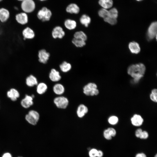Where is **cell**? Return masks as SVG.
Segmentation results:
<instances>
[{
  "instance_id": "cell-45",
  "label": "cell",
  "mask_w": 157,
  "mask_h": 157,
  "mask_svg": "<svg viewBox=\"0 0 157 157\" xmlns=\"http://www.w3.org/2000/svg\"><path fill=\"white\" fill-rule=\"evenodd\" d=\"M18 1H23L24 0H17Z\"/></svg>"
},
{
  "instance_id": "cell-5",
  "label": "cell",
  "mask_w": 157,
  "mask_h": 157,
  "mask_svg": "<svg viewBox=\"0 0 157 157\" xmlns=\"http://www.w3.org/2000/svg\"><path fill=\"white\" fill-rule=\"evenodd\" d=\"M51 11L46 7H43L38 13V18L42 22L49 21L51 16Z\"/></svg>"
},
{
  "instance_id": "cell-25",
  "label": "cell",
  "mask_w": 157,
  "mask_h": 157,
  "mask_svg": "<svg viewBox=\"0 0 157 157\" xmlns=\"http://www.w3.org/2000/svg\"><path fill=\"white\" fill-rule=\"evenodd\" d=\"M91 19L90 17L86 14L83 15L80 19V23L85 27H88L91 22Z\"/></svg>"
},
{
  "instance_id": "cell-35",
  "label": "cell",
  "mask_w": 157,
  "mask_h": 157,
  "mask_svg": "<svg viewBox=\"0 0 157 157\" xmlns=\"http://www.w3.org/2000/svg\"><path fill=\"white\" fill-rule=\"evenodd\" d=\"M149 136V133L146 131H142L139 138L141 139L145 140L148 138Z\"/></svg>"
},
{
  "instance_id": "cell-37",
  "label": "cell",
  "mask_w": 157,
  "mask_h": 157,
  "mask_svg": "<svg viewBox=\"0 0 157 157\" xmlns=\"http://www.w3.org/2000/svg\"><path fill=\"white\" fill-rule=\"evenodd\" d=\"M142 131V130L140 128L137 129L135 132V136L137 138H139Z\"/></svg>"
},
{
  "instance_id": "cell-26",
  "label": "cell",
  "mask_w": 157,
  "mask_h": 157,
  "mask_svg": "<svg viewBox=\"0 0 157 157\" xmlns=\"http://www.w3.org/2000/svg\"><path fill=\"white\" fill-rule=\"evenodd\" d=\"M59 67L62 72L64 73H66L71 69L72 66L70 63L64 61L60 65Z\"/></svg>"
},
{
  "instance_id": "cell-39",
  "label": "cell",
  "mask_w": 157,
  "mask_h": 157,
  "mask_svg": "<svg viewBox=\"0 0 157 157\" xmlns=\"http://www.w3.org/2000/svg\"><path fill=\"white\" fill-rule=\"evenodd\" d=\"M135 157H147L146 154L143 152L138 153L137 154Z\"/></svg>"
},
{
  "instance_id": "cell-30",
  "label": "cell",
  "mask_w": 157,
  "mask_h": 157,
  "mask_svg": "<svg viewBox=\"0 0 157 157\" xmlns=\"http://www.w3.org/2000/svg\"><path fill=\"white\" fill-rule=\"evenodd\" d=\"M119 120L118 117L115 115H112L109 117L108 119V123L110 125H114L117 124Z\"/></svg>"
},
{
  "instance_id": "cell-11",
  "label": "cell",
  "mask_w": 157,
  "mask_h": 157,
  "mask_svg": "<svg viewBox=\"0 0 157 157\" xmlns=\"http://www.w3.org/2000/svg\"><path fill=\"white\" fill-rule=\"evenodd\" d=\"M88 112V107L83 104L79 105L77 108L76 113L77 116L79 118L83 117Z\"/></svg>"
},
{
  "instance_id": "cell-23",
  "label": "cell",
  "mask_w": 157,
  "mask_h": 157,
  "mask_svg": "<svg viewBox=\"0 0 157 157\" xmlns=\"http://www.w3.org/2000/svg\"><path fill=\"white\" fill-rule=\"evenodd\" d=\"M47 85L44 83L41 82L37 84L36 91L38 94H42L47 91Z\"/></svg>"
},
{
  "instance_id": "cell-1",
  "label": "cell",
  "mask_w": 157,
  "mask_h": 157,
  "mask_svg": "<svg viewBox=\"0 0 157 157\" xmlns=\"http://www.w3.org/2000/svg\"><path fill=\"white\" fill-rule=\"evenodd\" d=\"M146 71L144 65L142 63L133 64L128 68L127 72L133 78L135 83H138L143 77Z\"/></svg>"
},
{
  "instance_id": "cell-24",
  "label": "cell",
  "mask_w": 157,
  "mask_h": 157,
  "mask_svg": "<svg viewBox=\"0 0 157 157\" xmlns=\"http://www.w3.org/2000/svg\"><path fill=\"white\" fill-rule=\"evenodd\" d=\"M23 35L25 39H32L34 37L35 33L32 29L27 27L23 30Z\"/></svg>"
},
{
  "instance_id": "cell-16",
  "label": "cell",
  "mask_w": 157,
  "mask_h": 157,
  "mask_svg": "<svg viewBox=\"0 0 157 157\" xmlns=\"http://www.w3.org/2000/svg\"><path fill=\"white\" fill-rule=\"evenodd\" d=\"M128 47L131 52L133 54H138L140 51L139 45L136 42L133 41L130 42Z\"/></svg>"
},
{
  "instance_id": "cell-42",
  "label": "cell",
  "mask_w": 157,
  "mask_h": 157,
  "mask_svg": "<svg viewBox=\"0 0 157 157\" xmlns=\"http://www.w3.org/2000/svg\"><path fill=\"white\" fill-rule=\"evenodd\" d=\"M151 93L157 95V89L156 88H154L152 89L151 91Z\"/></svg>"
},
{
  "instance_id": "cell-20",
  "label": "cell",
  "mask_w": 157,
  "mask_h": 157,
  "mask_svg": "<svg viewBox=\"0 0 157 157\" xmlns=\"http://www.w3.org/2000/svg\"><path fill=\"white\" fill-rule=\"evenodd\" d=\"M64 25L65 28L69 30H72L76 27L77 24L75 20L70 19H67L65 21Z\"/></svg>"
},
{
  "instance_id": "cell-43",
  "label": "cell",
  "mask_w": 157,
  "mask_h": 157,
  "mask_svg": "<svg viewBox=\"0 0 157 157\" xmlns=\"http://www.w3.org/2000/svg\"><path fill=\"white\" fill-rule=\"evenodd\" d=\"M136 0L137 1H141L143 0Z\"/></svg>"
},
{
  "instance_id": "cell-7",
  "label": "cell",
  "mask_w": 157,
  "mask_h": 157,
  "mask_svg": "<svg viewBox=\"0 0 157 157\" xmlns=\"http://www.w3.org/2000/svg\"><path fill=\"white\" fill-rule=\"evenodd\" d=\"M157 22H154L151 23L149 27L147 33L148 39L151 40L157 36Z\"/></svg>"
},
{
  "instance_id": "cell-41",
  "label": "cell",
  "mask_w": 157,
  "mask_h": 157,
  "mask_svg": "<svg viewBox=\"0 0 157 157\" xmlns=\"http://www.w3.org/2000/svg\"><path fill=\"white\" fill-rule=\"evenodd\" d=\"M2 157H12L11 154L9 153L6 152L4 153Z\"/></svg>"
},
{
  "instance_id": "cell-22",
  "label": "cell",
  "mask_w": 157,
  "mask_h": 157,
  "mask_svg": "<svg viewBox=\"0 0 157 157\" xmlns=\"http://www.w3.org/2000/svg\"><path fill=\"white\" fill-rule=\"evenodd\" d=\"M26 83L29 87H32L37 85L38 81L37 78L33 75H30L26 79Z\"/></svg>"
},
{
  "instance_id": "cell-29",
  "label": "cell",
  "mask_w": 157,
  "mask_h": 157,
  "mask_svg": "<svg viewBox=\"0 0 157 157\" xmlns=\"http://www.w3.org/2000/svg\"><path fill=\"white\" fill-rule=\"evenodd\" d=\"M118 16V11L117 9L115 8H111L108 10V17L117 19Z\"/></svg>"
},
{
  "instance_id": "cell-17",
  "label": "cell",
  "mask_w": 157,
  "mask_h": 157,
  "mask_svg": "<svg viewBox=\"0 0 157 157\" xmlns=\"http://www.w3.org/2000/svg\"><path fill=\"white\" fill-rule=\"evenodd\" d=\"M7 97L13 101H16L19 97V93L16 89L11 88L7 92Z\"/></svg>"
},
{
  "instance_id": "cell-18",
  "label": "cell",
  "mask_w": 157,
  "mask_h": 157,
  "mask_svg": "<svg viewBox=\"0 0 157 157\" xmlns=\"http://www.w3.org/2000/svg\"><path fill=\"white\" fill-rule=\"evenodd\" d=\"M66 11L71 14H77L80 11V8L76 4L72 3L66 7Z\"/></svg>"
},
{
  "instance_id": "cell-46",
  "label": "cell",
  "mask_w": 157,
  "mask_h": 157,
  "mask_svg": "<svg viewBox=\"0 0 157 157\" xmlns=\"http://www.w3.org/2000/svg\"><path fill=\"white\" fill-rule=\"evenodd\" d=\"M2 0H0V2Z\"/></svg>"
},
{
  "instance_id": "cell-21",
  "label": "cell",
  "mask_w": 157,
  "mask_h": 157,
  "mask_svg": "<svg viewBox=\"0 0 157 157\" xmlns=\"http://www.w3.org/2000/svg\"><path fill=\"white\" fill-rule=\"evenodd\" d=\"M99 4L102 8L107 10L112 7L113 1V0H99Z\"/></svg>"
},
{
  "instance_id": "cell-47",
  "label": "cell",
  "mask_w": 157,
  "mask_h": 157,
  "mask_svg": "<svg viewBox=\"0 0 157 157\" xmlns=\"http://www.w3.org/2000/svg\"></svg>"
},
{
  "instance_id": "cell-12",
  "label": "cell",
  "mask_w": 157,
  "mask_h": 157,
  "mask_svg": "<svg viewBox=\"0 0 157 157\" xmlns=\"http://www.w3.org/2000/svg\"><path fill=\"white\" fill-rule=\"evenodd\" d=\"M49 78L52 81L57 82L60 80L61 76L59 71L53 68L51 69L49 74Z\"/></svg>"
},
{
  "instance_id": "cell-33",
  "label": "cell",
  "mask_w": 157,
  "mask_h": 157,
  "mask_svg": "<svg viewBox=\"0 0 157 157\" xmlns=\"http://www.w3.org/2000/svg\"><path fill=\"white\" fill-rule=\"evenodd\" d=\"M103 135L104 138L107 140H110L113 138L107 129L104 130Z\"/></svg>"
},
{
  "instance_id": "cell-9",
  "label": "cell",
  "mask_w": 157,
  "mask_h": 157,
  "mask_svg": "<svg viewBox=\"0 0 157 157\" xmlns=\"http://www.w3.org/2000/svg\"><path fill=\"white\" fill-rule=\"evenodd\" d=\"M132 124L136 127L141 126L144 122V119L141 115L138 114H134L130 119Z\"/></svg>"
},
{
  "instance_id": "cell-4",
  "label": "cell",
  "mask_w": 157,
  "mask_h": 157,
  "mask_svg": "<svg viewBox=\"0 0 157 157\" xmlns=\"http://www.w3.org/2000/svg\"><path fill=\"white\" fill-rule=\"evenodd\" d=\"M40 117V115L37 111L31 110L29 111L25 117L26 121L30 124L35 125L38 122Z\"/></svg>"
},
{
  "instance_id": "cell-27",
  "label": "cell",
  "mask_w": 157,
  "mask_h": 157,
  "mask_svg": "<svg viewBox=\"0 0 157 157\" xmlns=\"http://www.w3.org/2000/svg\"><path fill=\"white\" fill-rule=\"evenodd\" d=\"M74 38L80 39L85 41L87 39L86 34L82 31L76 32L74 35Z\"/></svg>"
},
{
  "instance_id": "cell-14",
  "label": "cell",
  "mask_w": 157,
  "mask_h": 157,
  "mask_svg": "<svg viewBox=\"0 0 157 157\" xmlns=\"http://www.w3.org/2000/svg\"><path fill=\"white\" fill-rule=\"evenodd\" d=\"M53 92L56 95L61 96L65 92V89L64 85L61 83H56L53 86Z\"/></svg>"
},
{
  "instance_id": "cell-13",
  "label": "cell",
  "mask_w": 157,
  "mask_h": 157,
  "mask_svg": "<svg viewBox=\"0 0 157 157\" xmlns=\"http://www.w3.org/2000/svg\"><path fill=\"white\" fill-rule=\"evenodd\" d=\"M33 98L31 96L26 95L25 98L21 101V104L23 108H28L33 104Z\"/></svg>"
},
{
  "instance_id": "cell-38",
  "label": "cell",
  "mask_w": 157,
  "mask_h": 157,
  "mask_svg": "<svg viewBox=\"0 0 157 157\" xmlns=\"http://www.w3.org/2000/svg\"><path fill=\"white\" fill-rule=\"evenodd\" d=\"M150 99L153 102L156 103L157 102V95L150 93L149 96Z\"/></svg>"
},
{
  "instance_id": "cell-2",
  "label": "cell",
  "mask_w": 157,
  "mask_h": 157,
  "mask_svg": "<svg viewBox=\"0 0 157 157\" xmlns=\"http://www.w3.org/2000/svg\"><path fill=\"white\" fill-rule=\"evenodd\" d=\"M83 93L86 96H93L98 95L99 91L97 85L94 83L90 82L85 85L83 88Z\"/></svg>"
},
{
  "instance_id": "cell-15",
  "label": "cell",
  "mask_w": 157,
  "mask_h": 157,
  "mask_svg": "<svg viewBox=\"0 0 157 157\" xmlns=\"http://www.w3.org/2000/svg\"><path fill=\"white\" fill-rule=\"evenodd\" d=\"M16 20L18 22L22 24H26L28 21L27 15L25 13H21L16 15Z\"/></svg>"
},
{
  "instance_id": "cell-36",
  "label": "cell",
  "mask_w": 157,
  "mask_h": 157,
  "mask_svg": "<svg viewBox=\"0 0 157 157\" xmlns=\"http://www.w3.org/2000/svg\"><path fill=\"white\" fill-rule=\"evenodd\" d=\"M109 131L112 137H115L116 135L117 132L116 130L113 127H109L107 128Z\"/></svg>"
},
{
  "instance_id": "cell-10",
  "label": "cell",
  "mask_w": 157,
  "mask_h": 157,
  "mask_svg": "<svg viewBox=\"0 0 157 157\" xmlns=\"http://www.w3.org/2000/svg\"><path fill=\"white\" fill-rule=\"evenodd\" d=\"M50 56V53L45 49L40 50L38 52L39 61L42 63L46 64L49 59Z\"/></svg>"
},
{
  "instance_id": "cell-8",
  "label": "cell",
  "mask_w": 157,
  "mask_h": 157,
  "mask_svg": "<svg viewBox=\"0 0 157 157\" xmlns=\"http://www.w3.org/2000/svg\"><path fill=\"white\" fill-rule=\"evenodd\" d=\"M51 34L53 38L54 39H62L65 35V33L62 27L57 26L53 28Z\"/></svg>"
},
{
  "instance_id": "cell-28",
  "label": "cell",
  "mask_w": 157,
  "mask_h": 157,
  "mask_svg": "<svg viewBox=\"0 0 157 157\" xmlns=\"http://www.w3.org/2000/svg\"><path fill=\"white\" fill-rule=\"evenodd\" d=\"M72 42L76 47H83L86 44L85 41L74 38L72 40Z\"/></svg>"
},
{
  "instance_id": "cell-40",
  "label": "cell",
  "mask_w": 157,
  "mask_h": 157,
  "mask_svg": "<svg viewBox=\"0 0 157 157\" xmlns=\"http://www.w3.org/2000/svg\"><path fill=\"white\" fill-rule=\"evenodd\" d=\"M104 155L103 152L101 150H98L97 157H102Z\"/></svg>"
},
{
  "instance_id": "cell-44",
  "label": "cell",
  "mask_w": 157,
  "mask_h": 157,
  "mask_svg": "<svg viewBox=\"0 0 157 157\" xmlns=\"http://www.w3.org/2000/svg\"><path fill=\"white\" fill-rule=\"evenodd\" d=\"M39 0L40 1H46V0Z\"/></svg>"
},
{
  "instance_id": "cell-19",
  "label": "cell",
  "mask_w": 157,
  "mask_h": 157,
  "mask_svg": "<svg viewBox=\"0 0 157 157\" xmlns=\"http://www.w3.org/2000/svg\"><path fill=\"white\" fill-rule=\"evenodd\" d=\"M10 13L9 11L4 8H0V21L2 22L6 21L9 18Z\"/></svg>"
},
{
  "instance_id": "cell-3",
  "label": "cell",
  "mask_w": 157,
  "mask_h": 157,
  "mask_svg": "<svg viewBox=\"0 0 157 157\" xmlns=\"http://www.w3.org/2000/svg\"><path fill=\"white\" fill-rule=\"evenodd\" d=\"M54 104L58 108L65 109L67 108L69 104L68 99L62 95L55 97L53 100Z\"/></svg>"
},
{
  "instance_id": "cell-32",
  "label": "cell",
  "mask_w": 157,
  "mask_h": 157,
  "mask_svg": "<svg viewBox=\"0 0 157 157\" xmlns=\"http://www.w3.org/2000/svg\"><path fill=\"white\" fill-rule=\"evenodd\" d=\"M104 19L105 22L111 25L115 24L117 22V19L112 18L108 16L104 18Z\"/></svg>"
},
{
  "instance_id": "cell-34",
  "label": "cell",
  "mask_w": 157,
  "mask_h": 157,
  "mask_svg": "<svg viewBox=\"0 0 157 157\" xmlns=\"http://www.w3.org/2000/svg\"><path fill=\"white\" fill-rule=\"evenodd\" d=\"M98 150L95 148H92L90 149L88 154L90 157H97Z\"/></svg>"
},
{
  "instance_id": "cell-6",
  "label": "cell",
  "mask_w": 157,
  "mask_h": 157,
  "mask_svg": "<svg viewBox=\"0 0 157 157\" xmlns=\"http://www.w3.org/2000/svg\"><path fill=\"white\" fill-rule=\"evenodd\" d=\"M35 3L33 0H24L21 4L22 10L26 13H30L34 10Z\"/></svg>"
},
{
  "instance_id": "cell-31",
  "label": "cell",
  "mask_w": 157,
  "mask_h": 157,
  "mask_svg": "<svg viewBox=\"0 0 157 157\" xmlns=\"http://www.w3.org/2000/svg\"><path fill=\"white\" fill-rule=\"evenodd\" d=\"M98 14L99 17L104 19L108 17V10L106 9L102 8L99 10Z\"/></svg>"
}]
</instances>
